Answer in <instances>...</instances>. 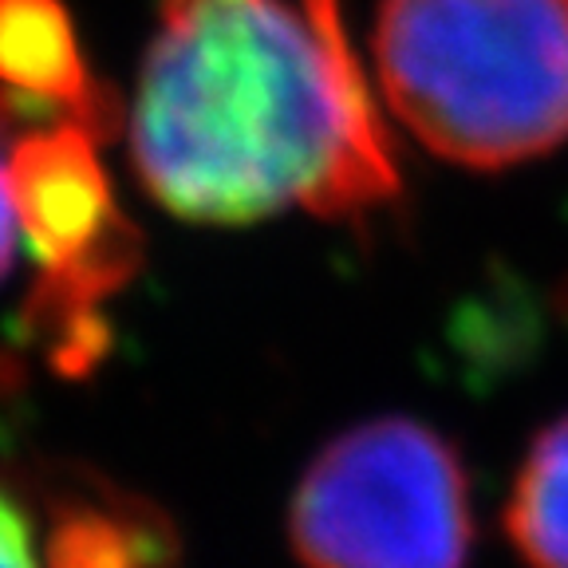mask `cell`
<instances>
[{"mask_svg": "<svg viewBox=\"0 0 568 568\" xmlns=\"http://www.w3.org/2000/svg\"><path fill=\"white\" fill-rule=\"evenodd\" d=\"M506 537L525 568H568V415L537 430L506 501Z\"/></svg>", "mask_w": 568, "mask_h": 568, "instance_id": "obj_7", "label": "cell"}, {"mask_svg": "<svg viewBox=\"0 0 568 568\" xmlns=\"http://www.w3.org/2000/svg\"><path fill=\"white\" fill-rule=\"evenodd\" d=\"M17 210H12V186H9V159H0V276L12 268V248H17Z\"/></svg>", "mask_w": 568, "mask_h": 568, "instance_id": "obj_9", "label": "cell"}, {"mask_svg": "<svg viewBox=\"0 0 568 568\" xmlns=\"http://www.w3.org/2000/svg\"><path fill=\"white\" fill-rule=\"evenodd\" d=\"M0 88L95 139L123 123L119 95L91 80L63 0H0Z\"/></svg>", "mask_w": 568, "mask_h": 568, "instance_id": "obj_6", "label": "cell"}, {"mask_svg": "<svg viewBox=\"0 0 568 568\" xmlns=\"http://www.w3.org/2000/svg\"><path fill=\"white\" fill-rule=\"evenodd\" d=\"M288 541L304 568H466L470 470L458 446L418 418L355 423L296 481Z\"/></svg>", "mask_w": 568, "mask_h": 568, "instance_id": "obj_3", "label": "cell"}, {"mask_svg": "<svg viewBox=\"0 0 568 568\" xmlns=\"http://www.w3.org/2000/svg\"><path fill=\"white\" fill-rule=\"evenodd\" d=\"M95 134L71 119L24 123L9 151L17 230L40 265L24 301V324L55 372L83 375L99 364L103 304L142 265V237L119 210Z\"/></svg>", "mask_w": 568, "mask_h": 568, "instance_id": "obj_4", "label": "cell"}, {"mask_svg": "<svg viewBox=\"0 0 568 568\" xmlns=\"http://www.w3.org/2000/svg\"><path fill=\"white\" fill-rule=\"evenodd\" d=\"M372 48L426 151L501 170L568 142V0H383Z\"/></svg>", "mask_w": 568, "mask_h": 568, "instance_id": "obj_2", "label": "cell"}, {"mask_svg": "<svg viewBox=\"0 0 568 568\" xmlns=\"http://www.w3.org/2000/svg\"><path fill=\"white\" fill-rule=\"evenodd\" d=\"M126 123L146 194L186 222H367L403 190L339 0H162Z\"/></svg>", "mask_w": 568, "mask_h": 568, "instance_id": "obj_1", "label": "cell"}, {"mask_svg": "<svg viewBox=\"0 0 568 568\" xmlns=\"http://www.w3.org/2000/svg\"><path fill=\"white\" fill-rule=\"evenodd\" d=\"M48 568H178L182 541L154 501L88 470L40 478Z\"/></svg>", "mask_w": 568, "mask_h": 568, "instance_id": "obj_5", "label": "cell"}, {"mask_svg": "<svg viewBox=\"0 0 568 568\" xmlns=\"http://www.w3.org/2000/svg\"><path fill=\"white\" fill-rule=\"evenodd\" d=\"M0 568H40L32 525H28L20 501L4 486H0Z\"/></svg>", "mask_w": 568, "mask_h": 568, "instance_id": "obj_8", "label": "cell"}]
</instances>
